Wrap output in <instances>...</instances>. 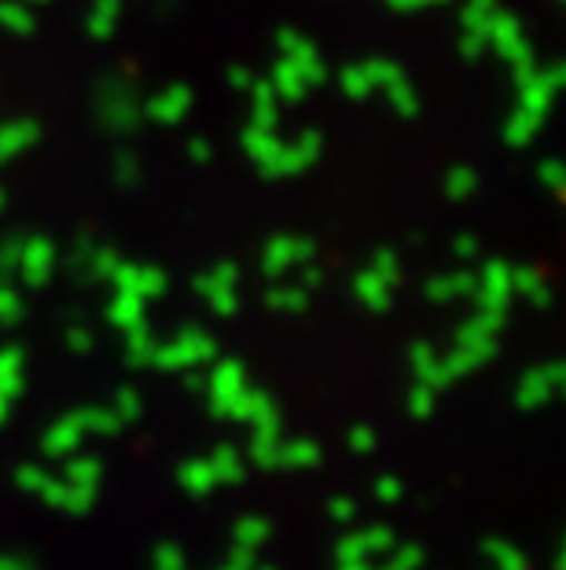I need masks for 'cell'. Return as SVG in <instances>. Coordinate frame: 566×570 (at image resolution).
<instances>
[{"instance_id": "6da1fadb", "label": "cell", "mask_w": 566, "mask_h": 570, "mask_svg": "<svg viewBox=\"0 0 566 570\" xmlns=\"http://www.w3.org/2000/svg\"><path fill=\"white\" fill-rule=\"evenodd\" d=\"M218 357V343L199 332V327H185L177 338H170L166 346H155V357L151 365H159L166 372H185V368H199L207 361Z\"/></svg>"}, {"instance_id": "7a4b0ae2", "label": "cell", "mask_w": 566, "mask_h": 570, "mask_svg": "<svg viewBox=\"0 0 566 570\" xmlns=\"http://www.w3.org/2000/svg\"><path fill=\"white\" fill-rule=\"evenodd\" d=\"M236 284H239V265L225 258V262L214 265V273L199 276L196 291L210 302V309L218 313V317H232V313L239 309V291H236Z\"/></svg>"}, {"instance_id": "3957f363", "label": "cell", "mask_w": 566, "mask_h": 570, "mask_svg": "<svg viewBox=\"0 0 566 570\" xmlns=\"http://www.w3.org/2000/svg\"><path fill=\"white\" fill-rule=\"evenodd\" d=\"M512 295L515 291H512L508 262H500V258L486 262V269H481V276H478V291H475L478 309L481 313H504V317H508V298Z\"/></svg>"}, {"instance_id": "277c9868", "label": "cell", "mask_w": 566, "mask_h": 570, "mask_svg": "<svg viewBox=\"0 0 566 570\" xmlns=\"http://www.w3.org/2000/svg\"><path fill=\"white\" fill-rule=\"evenodd\" d=\"M140 104L132 100V92L126 89L122 81H107L103 89H100V118H103V126L107 129H115V132H126L140 122Z\"/></svg>"}, {"instance_id": "5b68a950", "label": "cell", "mask_w": 566, "mask_h": 570, "mask_svg": "<svg viewBox=\"0 0 566 570\" xmlns=\"http://www.w3.org/2000/svg\"><path fill=\"white\" fill-rule=\"evenodd\" d=\"M276 48L284 52L287 63H295L298 70H302V78H306L309 89H312V85H324V81H328V67L320 63L317 48H312V41H306L302 33L280 30V33H276Z\"/></svg>"}, {"instance_id": "8992f818", "label": "cell", "mask_w": 566, "mask_h": 570, "mask_svg": "<svg viewBox=\"0 0 566 570\" xmlns=\"http://www.w3.org/2000/svg\"><path fill=\"white\" fill-rule=\"evenodd\" d=\"M486 41L497 48V52L508 59L512 67L526 63V59H534V52H529V41L523 38V27L515 16H504V11H497V16L489 19L486 27Z\"/></svg>"}, {"instance_id": "52a82bcc", "label": "cell", "mask_w": 566, "mask_h": 570, "mask_svg": "<svg viewBox=\"0 0 566 570\" xmlns=\"http://www.w3.org/2000/svg\"><path fill=\"white\" fill-rule=\"evenodd\" d=\"M56 247L52 239L44 236H33V239H22V254H19V265L16 269L22 273V281H27V287H44L48 281H52V269H56Z\"/></svg>"}, {"instance_id": "ba28073f", "label": "cell", "mask_w": 566, "mask_h": 570, "mask_svg": "<svg viewBox=\"0 0 566 570\" xmlns=\"http://www.w3.org/2000/svg\"><path fill=\"white\" fill-rule=\"evenodd\" d=\"M317 247L309 244V239H298V236H272L269 244H265V254H261V269L269 276H280L287 273L291 265H306Z\"/></svg>"}, {"instance_id": "9c48e42d", "label": "cell", "mask_w": 566, "mask_h": 570, "mask_svg": "<svg viewBox=\"0 0 566 570\" xmlns=\"http://www.w3.org/2000/svg\"><path fill=\"white\" fill-rule=\"evenodd\" d=\"M244 365L239 361H221V365H214L210 372V394H214V412H221V416H228L232 412V405L239 402V394L247 391V380H244Z\"/></svg>"}, {"instance_id": "30bf717a", "label": "cell", "mask_w": 566, "mask_h": 570, "mask_svg": "<svg viewBox=\"0 0 566 570\" xmlns=\"http://www.w3.org/2000/svg\"><path fill=\"white\" fill-rule=\"evenodd\" d=\"M563 375L566 368L559 365V361H552V365H540V368H529L523 375V383H519V405L523 409H537V405H545L552 394L563 386Z\"/></svg>"}, {"instance_id": "8fae6325", "label": "cell", "mask_w": 566, "mask_h": 570, "mask_svg": "<svg viewBox=\"0 0 566 570\" xmlns=\"http://www.w3.org/2000/svg\"><path fill=\"white\" fill-rule=\"evenodd\" d=\"M320 159V132H302L295 144H284L280 155H276V166H272V177H291V174H302L312 163Z\"/></svg>"}, {"instance_id": "7c38bea8", "label": "cell", "mask_w": 566, "mask_h": 570, "mask_svg": "<svg viewBox=\"0 0 566 570\" xmlns=\"http://www.w3.org/2000/svg\"><path fill=\"white\" fill-rule=\"evenodd\" d=\"M563 81H566V70L559 63L548 67V70H537V75L519 89V96H523L519 107H526V111H534V115H548L552 96H556V89Z\"/></svg>"}, {"instance_id": "4fadbf2b", "label": "cell", "mask_w": 566, "mask_h": 570, "mask_svg": "<svg viewBox=\"0 0 566 570\" xmlns=\"http://www.w3.org/2000/svg\"><path fill=\"white\" fill-rule=\"evenodd\" d=\"M493 354H497V343L489 338V343H464V346H456L449 357H438L445 386H449L453 380H460V375H467V372H475L478 365H486Z\"/></svg>"}, {"instance_id": "5bb4252c", "label": "cell", "mask_w": 566, "mask_h": 570, "mask_svg": "<svg viewBox=\"0 0 566 570\" xmlns=\"http://www.w3.org/2000/svg\"><path fill=\"white\" fill-rule=\"evenodd\" d=\"M188 107H191V89H185V85H170V89H162L148 107H143V115L162 126H177V122H185Z\"/></svg>"}, {"instance_id": "9a60e30c", "label": "cell", "mask_w": 566, "mask_h": 570, "mask_svg": "<svg viewBox=\"0 0 566 570\" xmlns=\"http://www.w3.org/2000/svg\"><path fill=\"white\" fill-rule=\"evenodd\" d=\"M280 148H284V140H276V129L250 126L244 132V151L258 163V169L265 177H272V166H276V155H280Z\"/></svg>"}, {"instance_id": "2e32d148", "label": "cell", "mask_w": 566, "mask_h": 570, "mask_svg": "<svg viewBox=\"0 0 566 570\" xmlns=\"http://www.w3.org/2000/svg\"><path fill=\"white\" fill-rule=\"evenodd\" d=\"M41 137V126L30 122V118H16V122L0 126V163L16 159V155H22L27 148H33Z\"/></svg>"}, {"instance_id": "e0dca14e", "label": "cell", "mask_w": 566, "mask_h": 570, "mask_svg": "<svg viewBox=\"0 0 566 570\" xmlns=\"http://www.w3.org/2000/svg\"><path fill=\"white\" fill-rule=\"evenodd\" d=\"M272 92H276V100H287V104H298V100H306V92H309V85L302 78V70H298L295 63H287V59H280L272 70Z\"/></svg>"}, {"instance_id": "ac0fdd59", "label": "cell", "mask_w": 566, "mask_h": 570, "mask_svg": "<svg viewBox=\"0 0 566 570\" xmlns=\"http://www.w3.org/2000/svg\"><path fill=\"white\" fill-rule=\"evenodd\" d=\"M478 291V276L475 273H453V276H435L427 284V298L430 302H453L464 295H475Z\"/></svg>"}, {"instance_id": "d6986e66", "label": "cell", "mask_w": 566, "mask_h": 570, "mask_svg": "<svg viewBox=\"0 0 566 570\" xmlns=\"http://www.w3.org/2000/svg\"><path fill=\"white\" fill-rule=\"evenodd\" d=\"M354 291H357V298L365 302V306L371 313H387L390 309V302H394V287L387 281H379L376 273H360L357 281H354Z\"/></svg>"}, {"instance_id": "ffe728a7", "label": "cell", "mask_w": 566, "mask_h": 570, "mask_svg": "<svg viewBox=\"0 0 566 570\" xmlns=\"http://www.w3.org/2000/svg\"><path fill=\"white\" fill-rule=\"evenodd\" d=\"M107 321L122 332H132L137 324H143V298L140 295H126V291H115L111 306H107Z\"/></svg>"}, {"instance_id": "44dd1931", "label": "cell", "mask_w": 566, "mask_h": 570, "mask_svg": "<svg viewBox=\"0 0 566 570\" xmlns=\"http://www.w3.org/2000/svg\"><path fill=\"white\" fill-rule=\"evenodd\" d=\"M512 291L526 295L534 306H548L552 302V291L545 284V273L534 269V265H523V269H512Z\"/></svg>"}, {"instance_id": "7402d4cb", "label": "cell", "mask_w": 566, "mask_h": 570, "mask_svg": "<svg viewBox=\"0 0 566 570\" xmlns=\"http://www.w3.org/2000/svg\"><path fill=\"white\" fill-rule=\"evenodd\" d=\"M408 361H413V368H416L419 383H424V386H430V391L445 386L438 354H435V346H430V343H413V350H408Z\"/></svg>"}, {"instance_id": "603a6c76", "label": "cell", "mask_w": 566, "mask_h": 570, "mask_svg": "<svg viewBox=\"0 0 566 570\" xmlns=\"http://www.w3.org/2000/svg\"><path fill=\"white\" fill-rule=\"evenodd\" d=\"M500 324H504V313H475L471 321H467L460 332H456V346H464V343H489L493 335L500 332Z\"/></svg>"}, {"instance_id": "cb8c5ba5", "label": "cell", "mask_w": 566, "mask_h": 570, "mask_svg": "<svg viewBox=\"0 0 566 570\" xmlns=\"http://www.w3.org/2000/svg\"><path fill=\"white\" fill-rule=\"evenodd\" d=\"M22 391V350L4 346L0 350V397H16Z\"/></svg>"}, {"instance_id": "d4e9b609", "label": "cell", "mask_w": 566, "mask_h": 570, "mask_svg": "<svg viewBox=\"0 0 566 570\" xmlns=\"http://www.w3.org/2000/svg\"><path fill=\"white\" fill-rule=\"evenodd\" d=\"M540 122H545V115H534V111H526V107H519V111L508 118V126H504V140H508L512 148H526V144L537 137Z\"/></svg>"}, {"instance_id": "484cf974", "label": "cell", "mask_w": 566, "mask_h": 570, "mask_svg": "<svg viewBox=\"0 0 566 570\" xmlns=\"http://www.w3.org/2000/svg\"><path fill=\"white\" fill-rule=\"evenodd\" d=\"M118 16H122V0H92L89 8V33L92 38H111L118 27Z\"/></svg>"}, {"instance_id": "4316f807", "label": "cell", "mask_w": 566, "mask_h": 570, "mask_svg": "<svg viewBox=\"0 0 566 570\" xmlns=\"http://www.w3.org/2000/svg\"><path fill=\"white\" fill-rule=\"evenodd\" d=\"M155 346H159V343H155V335H151L148 321L137 324V327H132V332H126V357H129V365H137V368L151 365Z\"/></svg>"}, {"instance_id": "83f0119b", "label": "cell", "mask_w": 566, "mask_h": 570, "mask_svg": "<svg viewBox=\"0 0 566 570\" xmlns=\"http://www.w3.org/2000/svg\"><path fill=\"white\" fill-rule=\"evenodd\" d=\"M250 92H255V122L258 129H276L280 122V111H276V92H272V81H258L250 85Z\"/></svg>"}, {"instance_id": "f1b7e54d", "label": "cell", "mask_w": 566, "mask_h": 570, "mask_svg": "<svg viewBox=\"0 0 566 570\" xmlns=\"http://www.w3.org/2000/svg\"><path fill=\"white\" fill-rule=\"evenodd\" d=\"M0 27L27 38V33L38 30V19H33L30 4H22V0H0Z\"/></svg>"}, {"instance_id": "f546056e", "label": "cell", "mask_w": 566, "mask_h": 570, "mask_svg": "<svg viewBox=\"0 0 566 570\" xmlns=\"http://www.w3.org/2000/svg\"><path fill=\"white\" fill-rule=\"evenodd\" d=\"M265 302H269L272 309H284V313H302L309 306V291L306 287H272L269 295H265Z\"/></svg>"}, {"instance_id": "4dcf8cb0", "label": "cell", "mask_w": 566, "mask_h": 570, "mask_svg": "<svg viewBox=\"0 0 566 570\" xmlns=\"http://www.w3.org/2000/svg\"><path fill=\"white\" fill-rule=\"evenodd\" d=\"M497 11H500V8H497V0H467L460 22H464V30H471V33H486L489 19L497 16Z\"/></svg>"}, {"instance_id": "1f68e13d", "label": "cell", "mask_w": 566, "mask_h": 570, "mask_svg": "<svg viewBox=\"0 0 566 570\" xmlns=\"http://www.w3.org/2000/svg\"><path fill=\"white\" fill-rule=\"evenodd\" d=\"M387 96H390V107L401 118H416L419 115V96L413 92V85L405 78H397L394 85H387Z\"/></svg>"}, {"instance_id": "d6a6232c", "label": "cell", "mask_w": 566, "mask_h": 570, "mask_svg": "<svg viewBox=\"0 0 566 570\" xmlns=\"http://www.w3.org/2000/svg\"><path fill=\"white\" fill-rule=\"evenodd\" d=\"M475 188H478V174L471 166H456L449 169V177H445V196L449 199H467Z\"/></svg>"}, {"instance_id": "836d02e7", "label": "cell", "mask_w": 566, "mask_h": 570, "mask_svg": "<svg viewBox=\"0 0 566 570\" xmlns=\"http://www.w3.org/2000/svg\"><path fill=\"white\" fill-rule=\"evenodd\" d=\"M365 67V75L371 81V89H387V85H394L397 78H405L401 75V67L397 63H387V59H368V63H360Z\"/></svg>"}, {"instance_id": "e575fe53", "label": "cell", "mask_w": 566, "mask_h": 570, "mask_svg": "<svg viewBox=\"0 0 566 570\" xmlns=\"http://www.w3.org/2000/svg\"><path fill=\"white\" fill-rule=\"evenodd\" d=\"M339 81H342V92L349 96V100H360V96H368V92H371V81H368L365 67H360V63L346 67Z\"/></svg>"}, {"instance_id": "d590c367", "label": "cell", "mask_w": 566, "mask_h": 570, "mask_svg": "<svg viewBox=\"0 0 566 570\" xmlns=\"http://www.w3.org/2000/svg\"><path fill=\"white\" fill-rule=\"evenodd\" d=\"M78 431H81V423H78V416H70V420H63L59 428L48 434V453H63V449H70L78 442Z\"/></svg>"}, {"instance_id": "8d00e7d4", "label": "cell", "mask_w": 566, "mask_h": 570, "mask_svg": "<svg viewBox=\"0 0 566 570\" xmlns=\"http://www.w3.org/2000/svg\"><path fill=\"white\" fill-rule=\"evenodd\" d=\"M137 295L143 302L166 295V273L162 269H151V265H140V287H137Z\"/></svg>"}, {"instance_id": "74e56055", "label": "cell", "mask_w": 566, "mask_h": 570, "mask_svg": "<svg viewBox=\"0 0 566 570\" xmlns=\"http://www.w3.org/2000/svg\"><path fill=\"white\" fill-rule=\"evenodd\" d=\"M371 273H376L379 281H387L390 287H397V281H401V262H397L394 250H379L376 262H371Z\"/></svg>"}, {"instance_id": "f35d334b", "label": "cell", "mask_w": 566, "mask_h": 570, "mask_svg": "<svg viewBox=\"0 0 566 570\" xmlns=\"http://www.w3.org/2000/svg\"><path fill=\"white\" fill-rule=\"evenodd\" d=\"M537 180L540 185H548L552 191H556V196H563L566 191V169H563V163L559 159H545L537 166Z\"/></svg>"}, {"instance_id": "ab89813d", "label": "cell", "mask_w": 566, "mask_h": 570, "mask_svg": "<svg viewBox=\"0 0 566 570\" xmlns=\"http://www.w3.org/2000/svg\"><path fill=\"white\" fill-rule=\"evenodd\" d=\"M111 284H115V291H126V295H137V287H140V265H129V262L122 258V262L115 265Z\"/></svg>"}, {"instance_id": "60d3db41", "label": "cell", "mask_w": 566, "mask_h": 570, "mask_svg": "<svg viewBox=\"0 0 566 570\" xmlns=\"http://www.w3.org/2000/svg\"><path fill=\"white\" fill-rule=\"evenodd\" d=\"M22 317V298L8 284H0V324H19Z\"/></svg>"}, {"instance_id": "b9f144b4", "label": "cell", "mask_w": 566, "mask_h": 570, "mask_svg": "<svg viewBox=\"0 0 566 570\" xmlns=\"http://www.w3.org/2000/svg\"><path fill=\"white\" fill-rule=\"evenodd\" d=\"M118 262H122V258H118L111 247H96L92 250V262H89V273L92 276H107V281H111V273H115Z\"/></svg>"}, {"instance_id": "7bdbcfd3", "label": "cell", "mask_w": 566, "mask_h": 570, "mask_svg": "<svg viewBox=\"0 0 566 570\" xmlns=\"http://www.w3.org/2000/svg\"><path fill=\"white\" fill-rule=\"evenodd\" d=\"M78 423H81V428H96V431H115L118 416H111V412H100V409H86V412H78Z\"/></svg>"}, {"instance_id": "ee69618b", "label": "cell", "mask_w": 566, "mask_h": 570, "mask_svg": "<svg viewBox=\"0 0 566 570\" xmlns=\"http://www.w3.org/2000/svg\"><path fill=\"white\" fill-rule=\"evenodd\" d=\"M115 177H118V185H137L140 180V166L132 155H118L115 159Z\"/></svg>"}, {"instance_id": "f6af8a7d", "label": "cell", "mask_w": 566, "mask_h": 570, "mask_svg": "<svg viewBox=\"0 0 566 570\" xmlns=\"http://www.w3.org/2000/svg\"><path fill=\"white\" fill-rule=\"evenodd\" d=\"M67 346L75 350V354H89V350L96 346V338H92V332L89 327H67Z\"/></svg>"}, {"instance_id": "bcb514c9", "label": "cell", "mask_w": 566, "mask_h": 570, "mask_svg": "<svg viewBox=\"0 0 566 570\" xmlns=\"http://www.w3.org/2000/svg\"><path fill=\"white\" fill-rule=\"evenodd\" d=\"M486 33H471V30H464V38H460V52L464 59H478L481 56V48H486Z\"/></svg>"}, {"instance_id": "7dc6e473", "label": "cell", "mask_w": 566, "mask_h": 570, "mask_svg": "<svg viewBox=\"0 0 566 570\" xmlns=\"http://www.w3.org/2000/svg\"><path fill=\"white\" fill-rule=\"evenodd\" d=\"M19 254H22V239H8V244H0V273L16 269Z\"/></svg>"}, {"instance_id": "c3c4849f", "label": "cell", "mask_w": 566, "mask_h": 570, "mask_svg": "<svg viewBox=\"0 0 566 570\" xmlns=\"http://www.w3.org/2000/svg\"><path fill=\"white\" fill-rule=\"evenodd\" d=\"M430 402H435V391H430V386H424V383H419L416 391H413V397H408V405H413L416 416H427Z\"/></svg>"}, {"instance_id": "681fc988", "label": "cell", "mask_w": 566, "mask_h": 570, "mask_svg": "<svg viewBox=\"0 0 566 570\" xmlns=\"http://www.w3.org/2000/svg\"><path fill=\"white\" fill-rule=\"evenodd\" d=\"M188 155H191V163L207 166V163L214 159V148H210V140H207V137H191V140H188Z\"/></svg>"}, {"instance_id": "f907efd6", "label": "cell", "mask_w": 566, "mask_h": 570, "mask_svg": "<svg viewBox=\"0 0 566 570\" xmlns=\"http://www.w3.org/2000/svg\"><path fill=\"white\" fill-rule=\"evenodd\" d=\"M140 412V397L132 394V391H122L118 394V416H126V420H132Z\"/></svg>"}, {"instance_id": "816d5d0a", "label": "cell", "mask_w": 566, "mask_h": 570, "mask_svg": "<svg viewBox=\"0 0 566 570\" xmlns=\"http://www.w3.org/2000/svg\"><path fill=\"white\" fill-rule=\"evenodd\" d=\"M456 258H464V262L478 258V239L475 236H460V239H456Z\"/></svg>"}, {"instance_id": "f5cc1de1", "label": "cell", "mask_w": 566, "mask_h": 570, "mask_svg": "<svg viewBox=\"0 0 566 570\" xmlns=\"http://www.w3.org/2000/svg\"><path fill=\"white\" fill-rule=\"evenodd\" d=\"M228 85H232V89H250V85H255V75H250L247 67H232L228 70Z\"/></svg>"}, {"instance_id": "db71d44e", "label": "cell", "mask_w": 566, "mask_h": 570, "mask_svg": "<svg viewBox=\"0 0 566 570\" xmlns=\"http://www.w3.org/2000/svg\"><path fill=\"white\" fill-rule=\"evenodd\" d=\"M320 284H324V273L317 269V265H309V262H306L302 284H298V287H306V291H312V287H320Z\"/></svg>"}, {"instance_id": "11a10c76", "label": "cell", "mask_w": 566, "mask_h": 570, "mask_svg": "<svg viewBox=\"0 0 566 570\" xmlns=\"http://www.w3.org/2000/svg\"><path fill=\"white\" fill-rule=\"evenodd\" d=\"M534 75H537V63H534V59H526V63L515 67V81H519V89H523V85H526L529 78H534Z\"/></svg>"}, {"instance_id": "9f6ffc18", "label": "cell", "mask_w": 566, "mask_h": 570, "mask_svg": "<svg viewBox=\"0 0 566 570\" xmlns=\"http://www.w3.org/2000/svg\"><path fill=\"white\" fill-rule=\"evenodd\" d=\"M390 8H397V11H416V8H427L430 0H387Z\"/></svg>"}, {"instance_id": "6f0895ef", "label": "cell", "mask_w": 566, "mask_h": 570, "mask_svg": "<svg viewBox=\"0 0 566 570\" xmlns=\"http://www.w3.org/2000/svg\"><path fill=\"white\" fill-rule=\"evenodd\" d=\"M221 468H225V475H236V456L228 453V449H221Z\"/></svg>"}, {"instance_id": "680465c9", "label": "cell", "mask_w": 566, "mask_h": 570, "mask_svg": "<svg viewBox=\"0 0 566 570\" xmlns=\"http://www.w3.org/2000/svg\"><path fill=\"white\" fill-rule=\"evenodd\" d=\"M185 383H188V386H207V380H202V372H196V368H185Z\"/></svg>"}, {"instance_id": "91938a15", "label": "cell", "mask_w": 566, "mask_h": 570, "mask_svg": "<svg viewBox=\"0 0 566 570\" xmlns=\"http://www.w3.org/2000/svg\"><path fill=\"white\" fill-rule=\"evenodd\" d=\"M291 456L295 460H309L312 456V445H291Z\"/></svg>"}, {"instance_id": "94428289", "label": "cell", "mask_w": 566, "mask_h": 570, "mask_svg": "<svg viewBox=\"0 0 566 570\" xmlns=\"http://www.w3.org/2000/svg\"><path fill=\"white\" fill-rule=\"evenodd\" d=\"M354 445L368 449V445H371V434H368V431H357V434H354Z\"/></svg>"}, {"instance_id": "6125c7cd", "label": "cell", "mask_w": 566, "mask_h": 570, "mask_svg": "<svg viewBox=\"0 0 566 570\" xmlns=\"http://www.w3.org/2000/svg\"><path fill=\"white\" fill-rule=\"evenodd\" d=\"M4 412H8V397H0V420H4Z\"/></svg>"}, {"instance_id": "be15d7a7", "label": "cell", "mask_w": 566, "mask_h": 570, "mask_svg": "<svg viewBox=\"0 0 566 570\" xmlns=\"http://www.w3.org/2000/svg\"><path fill=\"white\" fill-rule=\"evenodd\" d=\"M22 4H44V0H22Z\"/></svg>"}, {"instance_id": "e7e4bbea", "label": "cell", "mask_w": 566, "mask_h": 570, "mask_svg": "<svg viewBox=\"0 0 566 570\" xmlns=\"http://www.w3.org/2000/svg\"><path fill=\"white\" fill-rule=\"evenodd\" d=\"M0 210H4V191H0Z\"/></svg>"}]
</instances>
